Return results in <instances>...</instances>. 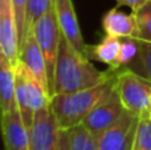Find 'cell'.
Wrapping results in <instances>:
<instances>
[{"instance_id":"1","label":"cell","mask_w":151,"mask_h":150,"mask_svg":"<svg viewBox=\"0 0 151 150\" xmlns=\"http://www.w3.org/2000/svg\"><path fill=\"white\" fill-rule=\"evenodd\" d=\"M117 71L111 69L106 72L98 71L90 58L76 49L63 35L56 61L52 96L89 89L107 81Z\"/></svg>"},{"instance_id":"2","label":"cell","mask_w":151,"mask_h":150,"mask_svg":"<svg viewBox=\"0 0 151 150\" xmlns=\"http://www.w3.org/2000/svg\"><path fill=\"white\" fill-rule=\"evenodd\" d=\"M117 74V73H115ZM115 74L107 81L93 88L72 93H60L50 97V109L61 129H70L85 121L96 104L114 85Z\"/></svg>"},{"instance_id":"3","label":"cell","mask_w":151,"mask_h":150,"mask_svg":"<svg viewBox=\"0 0 151 150\" xmlns=\"http://www.w3.org/2000/svg\"><path fill=\"white\" fill-rule=\"evenodd\" d=\"M50 97L41 82L19 61L16 64V102L28 129L33 124L36 112L50 105Z\"/></svg>"},{"instance_id":"4","label":"cell","mask_w":151,"mask_h":150,"mask_svg":"<svg viewBox=\"0 0 151 150\" xmlns=\"http://www.w3.org/2000/svg\"><path fill=\"white\" fill-rule=\"evenodd\" d=\"M114 88L125 109L139 117L151 114V81L129 69H119Z\"/></svg>"},{"instance_id":"5","label":"cell","mask_w":151,"mask_h":150,"mask_svg":"<svg viewBox=\"0 0 151 150\" xmlns=\"http://www.w3.org/2000/svg\"><path fill=\"white\" fill-rule=\"evenodd\" d=\"M35 37L39 43L40 48L42 50V55L47 61L48 76H49V87H50V96H52V87H53V77H55V68L57 61L58 48L61 43V29L58 25L57 16H56L55 3L35 23L32 28Z\"/></svg>"},{"instance_id":"6","label":"cell","mask_w":151,"mask_h":150,"mask_svg":"<svg viewBox=\"0 0 151 150\" xmlns=\"http://www.w3.org/2000/svg\"><path fill=\"white\" fill-rule=\"evenodd\" d=\"M141 117L123 110L119 118L97 137L98 150H133Z\"/></svg>"},{"instance_id":"7","label":"cell","mask_w":151,"mask_h":150,"mask_svg":"<svg viewBox=\"0 0 151 150\" xmlns=\"http://www.w3.org/2000/svg\"><path fill=\"white\" fill-rule=\"evenodd\" d=\"M125 108L115 90L114 85L109 89V92L96 104L90 113L86 116L82 122L94 137H98L107 128H110L123 113Z\"/></svg>"},{"instance_id":"8","label":"cell","mask_w":151,"mask_h":150,"mask_svg":"<svg viewBox=\"0 0 151 150\" xmlns=\"http://www.w3.org/2000/svg\"><path fill=\"white\" fill-rule=\"evenodd\" d=\"M60 130L50 105L37 110L29 128V150H57Z\"/></svg>"},{"instance_id":"9","label":"cell","mask_w":151,"mask_h":150,"mask_svg":"<svg viewBox=\"0 0 151 150\" xmlns=\"http://www.w3.org/2000/svg\"><path fill=\"white\" fill-rule=\"evenodd\" d=\"M19 28L12 0H0V53L11 63H19Z\"/></svg>"},{"instance_id":"10","label":"cell","mask_w":151,"mask_h":150,"mask_svg":"<svg viewBox=\"0 0 151 150\" xmlns=\"http://www.w3.org/2000/svg\"><path fill=\"white\" fill-rule=\"evenodd\" d=\"M19 61L25 65V68L41 82V85L50 93L49 76H48L47 61L42 50L35 37L33 32L29 31L24 36L19 49Z\"/></svg>"},{"instance_id":"11","label":"cell","mask_w":151,"mask_h":150,"mask_svg":"<svg viewBox=\"0 0 151 150\" xmlns=\"http://www.w3.org/2000/svg\"><path fill=\"white\" fill-rule=\"evenodd\" d=\"M1 128L5 150H29V129L19 109L1 113Z\"/></svg>"},{"instance_id":"12","label":"cell","mask_w":151,"mask_h":150,"mask_svg":"<svg viewBox=\"0 0 151 150\" xmlns=\"http://www.w3.org/2000/svg\"><path fill=\"white\" fill-rule=\"evenodd\" d=\"M53 3H55L56 16H57L61 33L76 49L85 55L86 44L83 43L82 35H81L80 24H78V19L72 0H53Z\"/></svg>"},{"instance_id":"13","label":"cell","mask_w":151,"mask_h":150,"mask_svg":"<svg viewBox=\"0 0 151 150\" xmlns=\"http://www.w3.org/2000/svg\"><path fill=\"white\" fill-rule=\"evenodd\" d=\"M0 105H1V113L17 109L16 65L1 53H0Z\"/></svg>"},{"instance_id":"14","label":"cell","mask_w":151,"mask_h":150,"mask_svg":"<svg viewBox=\"0 0 151 150\" xmlns=\"http://www.w3.org/2000/svg\"><path fill=\"white\" fill-rule=\"evenodd\" d=\"M121 48V37L109 36L105 37L96 45H86L85 56L90 60H96L109 65V69L118 71V55Z\"/></svg>"},{"instance_id":"15","label":"cell","mask_w":151,"mask_h":150,"mask_svg":"<svg viewBox=\"0 0 151 150\" xmlns=\"http://www.w3.org/2000/svg\"><path fill=\"white\" fill-rule=\"evenodd\" d=\"M102 29L109 36L115 37H133L135 32V17L134 13H123L115 8H111L102 17Z\"/></svg>"},{"instance_id":"16","label":"cell","mask_w":151,"mask_h":150,"mask_svg":"<svg viewBox=\"0 0 151 150\" xmlns=\"http://www.w3.org/2000/svg\"><path fill=\"white\" fill-rule=\"evenodd\" d=\"M70 150H98L97 138L83 124L68 129Z\"/></svg>"},{"instance_id":"17","label":"cell","mask_w":151,"mask_h":150,"mask_svg":"<svg viewBox=\"0 0 151 150\" xmlns=\"http://www.w3.org/2000/svg\"><path fill=\"white\" fill-rule=\"evenodd\" d=\"M141 77L151 81V43L139 41L138 55L126 68Z\"/></svg>"},{"instance_id":"18","label":"cell","mask_w":151,"mask_h":150,"mask_svg":"<svg viewBox=\"0 0 151 150\" xmlns=\"http://www.w3.org/2000/svg\"><path fill=\"white\" fill-rule=\"evenodd\" d=\"M133 13L135 17V32L133 37L139 41L151 43V0Z\"/></svg>"},{"instance_id":"19","label":"cell","mask_w":151,"mask_h":150,"mask_svg":"<svg viewBox=\"0 0 151 150\" xmlns=\"http://www.w3.org/2000/svg\"><path fill=\"white\" fill-rule=\"evenodd\" d=\"M53 5V0H27V20L25 35L32 31L35 23ZM24 35V36H25Z\"/></svg>"},{"instance_id":"20","label":"cell","mask_w":151,"mask_h":150,"mask_svg":"<svg viewBox=\"0 0 151 150\" xmlns=\"http://www.w3.org/2000/svg\"><path fill=\"white\" fill-rule=\"evenodd\" d=\"M139 49V40L135 37H122L118 55V71L123 69L135 58Z\"/></svg>"},{"instance_id":"21","label":"cell","mask_w":151,"mask_h":150,"mask_svg":"<svg viewBox=\"0 0 151 150\" xmlns=\"http://www.w3.org/2000/svg\"><path fill=\"white\" fill-rule=\"evenodd\" d=\"M133 150H151V114L139 120Z\"/></svg>"},{"instance_id":"22","label":"cell","mask_w":151,"mask_h":150,"mask_svg":"<svg viewBox=\"0 0 151 150\" xmlns=\"http://www.w3.org/2000/svg\"><path fill=\"white\" fill-rule=\"evenodd\" d=\"M13 7H15L16 20H17L19 28V40L20 44L25 35V20H27V0H12Z\"/></svg>"},{"instance_id":"23","label":"cell","mask_w":151,"mask_h":150,"mask_svg":"<svg viewBox=\"0 0 151 150\" xmlns=\"http://www.w3.org/2000/svg\"><path fill=\"white\" fill-rule=\"evenodd\" d=\"M149 0H117L115 7H129L131 12H137L139 8H142Z\"/></svg>"},{"instance_id":"24","label":"cell","mask_w":151,"mask_h":150,"mask_svg":"<svg viewBox=\"0 0 151 150\" xmlns=\"http://www.w3.org/2000/svg\"><path fill=\"white\" fill-rule=\"evenodd\" d=\"M57 150H70V142H69L68 130H65V129L60 130V138H58Z\"/></svg>"}]
</instances>
